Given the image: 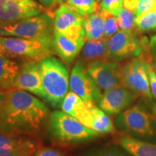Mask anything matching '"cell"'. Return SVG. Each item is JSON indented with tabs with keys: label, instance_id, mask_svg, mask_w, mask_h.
<instances>
[{
	"label": "cell",
	"instance_id": "obj_14",
	"mask_svg": "<svg viewBox=\"0 0 156 156\" xmlns=\"http://www.w3.org/2000/svg\"><path fill=\"white\" fill-rule=\"evenodd\" d=\"M14 88L27 91L42 99L44 98L39 62H26L21 66L15 82Z\"/></svg>",
	"mask_w": 156,
	"mask_h": 156
},
{
	"label": "cell",
	"instance_id": "obj_15",
	"mask_svg": "<svg viewBox=\"0 0 156 156\" xmlns=\"http://www.w3.org/2000/svg\"><path fill=\"white\" fill-rule=\"evenodd\" d=\"M93 102H85L72 90H69L62 103L61 109L90 129V106Z\"/></svg>",
	"mask_w": 156,
	"mask_h": 156
},
{
	"label": "cell",
	"instance_id": "obj_36",
	"mask_svg": "<svg viewBox=\"0 0 156 156\" xmlns=\"http://www.w3.org/2000/svg\"><path fill=\"white\" fill-rule=\"evenodd\" d=\"M0 56H7V51H6L5 47H4V46H2V44L1 43H0Z\"/></svg>",
	"mask_w": 156,
	"mask_h": 156
},
{
	"label": "cell",
	"instance_id": "obj_11",
	"mask_svg": "<svg viewBox=\"0 0 156 156\" xmlns=\"http://www.w3.org/2000/svg\"><path fill=\"white\" fill-rule=\"evenodd\" d=\"M69 89L85 102L98 103L102 97L101 89L87 73L86 66L77 60L69 75Z\"/></svg>",
	"mask_w": 156,
	"mask_h": 156
},
{
	"label": "cell",
	"instance_id": "obj_3",
	"mask_svg": "<svg viewBox=\"0 0 156 156\" xmlns=\"http://www.w3.org/2000/svg\"><path fill=\"white\" fill-rule=\"evenodd\" d=\"M48 131L54 140L64 143L87 141L101 134L87 127L75 117L62 110H56L50 114Z\"/></svg>",
	"mask_w": 156,
	"mask_h": 156
},
{
	"label": "cell",
	"instance_id": "obj_9",
	"mask_svg": "<svg viewBox=\"0 0 156 156\" xmlns=\"http://www.w3.org/2000/svg\"><path fill=\"white\" fill-rule=\"evenodd\" d=\"M83 25L64 33H54L53 44L56 53L66 63H71L86 42Z\"/></svg>",
	"mask_w": 156,
	"mask_h": 156
},
{
	"label": "cell",
	"instance_id": "obj_21",
	"mask_svg": "<svg viewBox=\"0 0 156 156\" xmlns=\"http://www.w3.org/2000/svg\"><path fill=\"white\" fill-rule=\"evenodd\" d=\"M104 22L105 17L101 10L84 17L83 28L87 40H99L103 38Z\"/></svg>",
	"mask_w": 156,
	"mask_h": 156
},
{
	"label": "cell",
	"instance_id": "obj_31",
	"mask_svg": "<svg viewBox=\"0 0 156 156\" xmlns=\"http://www.w3.org/2000/svg\"><path fill=\"white\" fill-rule=\"evenodd\" d=\"M148 77L151 93L153 97L156 100V73L152 65V62L148 66Z\"/></svg>",
	"mask_w": 156,
	"mask_h": 156
},
{
	"label": "cell",
	"instance_id": "obj_25",
	"mask_svg": "<svg viewBox=\"0 0 156 156\" xmlns=\"http://www.w3.org/2000/svg\"><path fill=\"white\" fill-rule=\"evenodd\" d=\"M116 17L121 30L134 32L136 29L134 23L135 16L132 12L123 7Z\"/></svg>",
	"mask_w": 156,
	"mask_h": 156
},
{
	"label": "cell",
	"instance_id": "obj_2",
	"mask_svg": "<svg viewBox=\"0 0 156 156\" xmlns=\"http://www.w3.org/2000/svg\"><path fill=\"white\" fill-rule=\"evenodd\" d=\"M39 68L45 94L44 101L52 108H61L69 90L67 68L59 59L52 56L39 62Z\"/></svg>",
	"mask_w": 156,
	"mask_h": 156
},
{
	"label": "cell",
	"instance_id": "obj_16",
	"mask_svg": "<svg viewBox=\"0 0 156 156\" xmlns=\"http://www.w3.org/2000/svg\"><path fill=\"white\" fill-rule=\"evenodd\" d=\"M37 147L33 140L0 129V155L21 151H36Z\"/></svg>",
	"mask_w": 156,
	"mask_h": 156
},
{
	"label": "cell",
	"instance_id": "obj_40",
	"mask_svg": "<svg viewBox=\"0 0 156 156\" xmlns=\"http://www.w3.org/2000/svg\"><path fill=\"white\" fill-rule=\"evenodd\" d=\"M96 1L98 2H101L102 1V0H96Z\"/></svg>",
	"mask_w": 156,
	"mask_h": 156
},
{
	"label": "cell",
	"instance_id": "obj_29",
	"mask_svg": "<svg viewBox=\"0 0 156 156\" xmlns=\"http://www.w3.org/2000/svg\"><path fill=\"white\" fill-rule=\"evenodd\" d=\"M156 7V4L155 0H137L136 2V8L134 11V16L138 17L144 13L155 9Z\"/></svg>",
	"mask_w": 156,
	"mask_h": 156
},
{
	"label": "cell",
	"instance_id": "obj_1",
	"mask_svg": "<svg viewBox=\"0 0 156 156\" xmlns=\"http://www.w3.org/2000/svg\"><path fill=\"white\" fill-rule=\"evenodd\" d=\"M49 116V109L38 98L22 90L10 89L6 90L0 111V129L17 134L36 133Z\"/></svg>",
	"mask_w": 156,
	"mask_h": 156
},
{
	"label": "cell",
	"instance_id": "obj_30",
	"mask_svg": "<svg viewBox=\"0 0 156 156\" xmlns=\"http://www.w3.org/2000/svg\"><path fill=\"white\" fill-rule=\"evenodd\" d=\"M32 156H65L57 150L48 147H43L37 149Z\"/></svg>",
	"mask_w": 156,
	"mask_h": 156
},
{
	"label": "cell",
	"instance_id": "obj_34",
	"mask_svg": "<svg viewBox=\"0 0 156 156\" xmlns=\"http://www.w3.org/2000/svg\"><path fill=\"white\" fill-rule=\"evenodd\" d=\"M38 1L41 4V5L45 6V7H48V6L53 5L54 4L61 1V0H38Z\"/></svg>",
	"mask_w": 156,
	"mask_h": 156
},
{
	"label": "cell",
	"instance_id": "obj_5",
	"mask_svg": "<svg viewBox=\"0 0 156 156\" xmlns=\"http://www.w3.org/2000/svg\"><path fill=\"white\" fill-rule=\"evenodd\" d=\"M0 43L7 57L20 58L27 62H41L56 53L53 38H23L0 36Z\"/></svg>",
	"mask_w": 156,
	"mask_h": 156
},
{
	"label": "cell",
	"instance_id": "obj_13",
	"mask_svg": "<svg viewBox=\"0 0 156 156\" xmlns=\"http://www.w3.org/2000/svg\"><path fill=\"white\" fill-rule=\"evenodd\" d=\"M140 96L126 87L105 91L98 101V107L108 115L120 114Z\"/></svg>",
	"mask_w": 156,
	"mask_h": 156
},
{
	"label": "cell",
	"instance_id": "obj_17",
	"mask_svg": "<svg viewBox=\"0 0 156 156\" xmlns=\"http://www.w3.org/2000/svg\"><path fill=\"white\" fill-rule=\"evenodd\" d=\"M84 17L67 4H62L56 9L54 18V33H64L83 25Z\"/></svg>",
	"mask_w": 156,
	"mask_h": 156
},
{
	"label": "cell",
	"instance_id": "obj_41",
	"mask_svg": "<svg viewBox=\"0 0 156 156\" xmlns=\"http://www.w3.org/2000/svg\"><path fill=\"white\" fill-rule=\"evenodd\" d=\"M155 4H156V0H155Z\"/></svg>",
	"mask_w": 156,
	"mask_h": 156
},
{
	"label": "cell",
	"instance_id": "obj_26",
	"mask_svg": "<svg viewBox=\"0 0 156 156\" xmlns=\"http://www.w3.org/2000/svg\"><path fill=\"white\" fill-rule=\"evenodd\" d=\"M105 17L104 22V36L103 38L108 40L119 31V26L117 22L116 17L108 11H103Z\"/></svg>",
	"mask_w": 156,
	"mask_h": 156
},
{
	"label": "cell",
	"instance_id": "obj_28",
	"mask_svg": "<svg viewBox=\"0 0 156 156\" xmlns=\"http://www.w3.org/2000/svg\"><path fill=\"white\" fill-rule=\"evenodd\" d=\"M123 1L124 0H102L99 5L100 10L108 11L116 16L124 7Z\"/></svg>",
	"mask_w": 156,
	"mask_h": 156
},
{
	"label": "cell",
	"instance_id": "obj_8",
	"mask_svg": "<svg viewBox=\"0 0 156 156\" xmlns=\"http://www.w3.org/2000/svg\"><path fill=\"white\" fill-rule=\"evenodd\" d=\"M108 48L109 60L116 62L151 54L145 37L139 38L134 32L124 30H119L108 39Z\"/></svg>",
	"mask_w": 156,
	"mask_h": 156
},
{
	"label": "cell",
	"instance_id": "obj_39",
	"mask_svg": "<svg viewBox=\"0 0 156 156\" xmlns=\"http://www.w3.org/2000/svg\"><path fill=\"white\" fill-rule=\"evenodd\" d=\"M2 25H3V24H2V23H1V21H0V28H1V27L2 26Z\"/></svg>",
	"mask_w": 156,
	"mask_h": 156
},
{
	"label": "cell",
	"instance_id": "obj_38",
	"mask_svg": "<svg viewBox=\"0 0 156 156\" xmlns=\"http://www.w3.org/2000/svg\"><path fill=\"white\" fill-rule=\"evenodd\" d=\"M152 110H153V112L154 115H155L156 118V103H153V105H152Z\"/></svg>",
	"mask_w": 156,
	"mask_h": 156
},
{
	"label": "cell",
	"instance_id": "obj_6",
	"mask_svg": "<svg viewBox=\"0 0 156 156\" xmlns=\"http://www.w3.org/2000/svg\"><path fill=\"white\" fill-rule=\"evenodd\" d=\"M0 36L23 38H53L54 18L46 13L3 25Z\"/></svg>",
	"mask_w": 156,
	"mask_h": 156
},
{
	"label": "cell",
	"instance_id": "obj_10",
	"mask_svg": "<svg viewBox=\"0 0 156 156\" xmlns=\"http://www.w3.org/2000/svg\"><path fill=\"white\" fill-rule=\"evenodd\" d=\"M121 64L114 61H93L86 65L87 73L101 90H109L124 87L121 76Z\"/></svg>",
	"mask_w": 156,
	"mask_h": 156
},
{
	"label": "cell",
	"instance_id": "obj_35",
	"mask_svg": "<svg viewBox=\"0 0 156 156\" xmlns=\"http://www.w3.org/2000/svg\"><path fill=\"white\" fill-rule=\"evenodd\" d=\"M6 95V90L0 87V111H1L2 107L3 106L4 101H5Z\"/></svg>",
	"mask_w": 156,
	"mask_h": 156
},
{
	"label": "cell",
	"instance_id": "obj_4",
	"mask_svg": "<svg viewBox=\"0 0 156 156\" xmlns=\"http://www.w3.org/2000/svg\"><path fill=\"white\" fill-rule=\"evenodd\" d=\"M116 122L129 136L156 143V118L144 105L136 104L124 110Z\"/></svg>",
	"mask_w": 156,
	"mask_h": 156
},
{
	"label": "cell",
	"instance_id": "obj_27",
	"mask_svg": "<svg viewBox=\"0 0 156 156\" xmlns=\"http://www.w3.org/2000/svg\"><path fill=\"white\" fill-rule=\"evenodd\" d=\"M83 156H132L129 153L115 147H105L93 150Z\"/></svg>",
	"mask_w": 156,
	"mask_h": 156
},
{
	"label": "cell",
	"instance_id": "obj_19",
	"mask_svg": "<svg viewBox=\"0 0 156 156\" xmlns=\"http://www.w3.org/2000/svg\"><path fill=\"white\" fill-rule=\"evenodd\" d=\"M83 61L88 62L93 61H108L109 60L108 40H87L81 52Z\"/></svg>",
	"mask_w": 156,
	"mask_h": 156
},
{
	"label": "cell",
	"instance_id": "obj_22",
	"mask_svg": "<svg viewBox=\"0 0 156 156\" xmlns=\"http://www.w3.org/2000/svg\"><path fill=\"white\" fill-rule=\"evenodd\" d=\"M91 129L100 134H109L115 132L114 123L102 109L93 103L90 106Z\"/></svg>",
	"mask_w": 156,
	"mask_h": 156
},
{
	"label": "cell",
	"instance_id": "obj_23",
	"mask_svg": "<svg viewBox=\"0 0 156 156\" xmlns=\"http://www.w3.org/2000/svg\"><path fill=\"white\" fill-rule=\"evenodd\" d=\"M67 4L83 17L93 14L100 9L96 0H67Z\"/></svg>",
	"mask_w": 156,
	"mask_h": 156
},
{
	"label": "cell",
	"instance_id": "obj_42",
	"mask_svg": "<svg viewBox=\"0 0 156 156\" xmlns=\"http://www.w3.org/2000/svg\"><path fill=\"white\" fill-rule=\"evenodd\" d=\"M155 12H156V7H155Z\"/></svg>",
	"mask_w": 156,
	"mask_h": 156
},
{
	"label": "cell",
	"instance_id": "obj_12",
	"mask_svg": "<svg viewBox=\"0 0 156 156\" xmlns=\"http://www.w3.org/2000/svg\"><path fill=\"white\" fill-rule=\"evenodd\" d=\"M44 7L35 0H0V21L3 25L41 14Z\"/></svg>",
	"mask_w": 156,
	"mask_h": 156
},
{
	"label": "cell",
	"instance_id": "obj_7",
	"mask_svg": "<svg viewBox=\"0 0 156 156\" xmlns=\"http://www.w3.org/2000/svg\"><path fill=\"white\" fill-rule=\"evenodd\" d=\"M151 55V54H144L132 58L120 67L124 86L149 101L153 98L148 77V66L152 62Z\"/></svg>",
	"mask_w": 156,
	"mask_h": 156
},
{
	"label": "cell",
	"instance_id": "obj_32",
	"mask_svg": "<svg viewBox=\"0 0 156 156\" xmlns=\"http://www.w3.org/2000/svg\"><path fill=\"white\" fill-rule=\"evenodd\" d=\"M34 152L35 151H21L5 154V155H2L0 156H32Z\"/></svg>",
	"mask_w": 156,
	"mask_h": 156
},
{
	"label": "cell",
	"instance_id": "obj_37",
	"mask_svg": "<svg viewBox=\"0 0 156 156\" xmlns=\"http://www.w3.org/2000/svg\"><path fill=\"white\" fill-rule=\"evenodd\" d=\"M152 65H153V67L155 72L156 73V56L153 57V60L152 61Z\"/></svg>",
	"mask_w": 156,
	"mask_h": 156
},
{
	"label": "cell",
	"instance_id": "obj_24",
	"mask_svg": "<svg viewBox=\"0 0 156 156\" xmlns=\"http://www.w3.org/2000/svg\"><path fill=\"white\" fill-rule=\"evenodd\" d=\"M136 30L141 33L156 30V12L155 8L136 17L134 20Z\"/></svg>",
	"mask_w": 156,
	"mask_h": 156
},
{
	"label": "cell",
	"instance_id": "obj_18",
	"mask_svg": "<svg viewBox=\"0 0 156 156\" xmlns=\"http://www.w3.org/2000/svg\"><path fill=\"white\" fill-rule=\"evenodd\" d=\"M117 143L132 156H156V143L134 138L129 135L120 136Z\"/></svg>",
	"mask_w": 156,
	"mask_h": 156
},
{
	"label": "cell",
	"instance_id": "obj_20",
	"mask_svg": "<svg viewBox=\"0 0 156 156\" xmlns=\"http://www.w3.org/2000/svg\"><path fill=\"white\" fill-rule=\"evenodd\" d=\"M20 69L16 62L6 56H0V87L5 90L14 88Z\"/></svg>",
	"mask_w": 156,
	"mask_h": 156
},
{
	"label": "cell",
	"instance_id": "obj_33",
	"mask_svg": "<svg viewBox=\"0 0 156 156\" xmlns=\"http://www.w3.org/2000/svg\"><path fill=\"white\" fill-rule=\"evenodd\" d=\"M149 46L151 56L155 57L156 56V35L151 36V39L149 40Z\"/></svg>",
	"mask_w": 156,
	"mask_h": 156
}]
</instances>
